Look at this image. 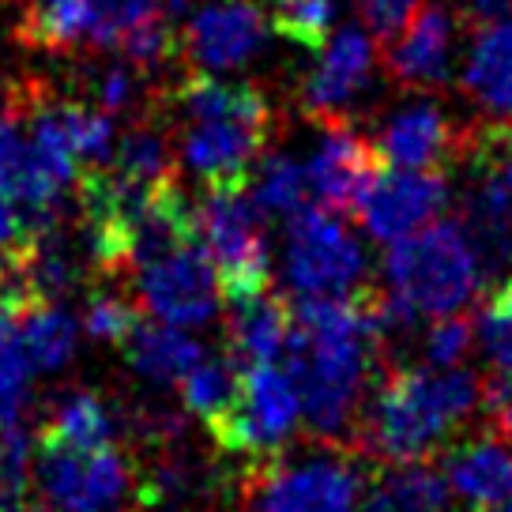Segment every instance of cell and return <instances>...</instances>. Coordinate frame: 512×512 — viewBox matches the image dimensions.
Masks as SVG:
<instances>
[{
	"instance_id": "6da1fadb",
	"label": "cell",
	"mask_w": 512,
	"mask_h": 512,
	"mask_svg": "<svg viewBox=\"0 0 512 512\" xmlns=\"http://www.w3.org/2000/svg\"><path fill=\"white\" fill-rule=\"evenodd\" d=\"M381 347L384 332L373 290L347 302H298L283 358L302 396L305 430L317 441H351Z\"/></svg>"
},
{
	"instance_id": "277c9868",
	"label": "cell",
	"mask_w": 512,
	"mask_h": 512,
	"mask_svg": "<svg viewBox=\"0 0 512 512\" xmlns=\"http://www.w3.org/2000/svg\"><path fill=\"white\" fill-rule=\"evenodd\" d=\"M384 294L407 305L418 320L460 313L482 287V264L460 223H426L388 241L381 260Z\"/></svg>"
},
{
	"instance_id": "e575fe53",
	"label": "cell",
	"mask_w": 512,
	"mask_h": 512,
	"mask_svg": "<svg viewBox=\"0 0 512 512\" xmlns=\"http://www.w3.org/2000/svg\"><path fill=\"white\" fill-rule=\"evenodd\" d=\"M34 234H38V230L31 226V219H27L8 196H0V279L12 275L19 264H23V256L31 249Z\"/></svg>"
},
{
	"instance_id": "ab89813d",
	"label": "cell",
	"mask_w": 512,
	"mask_h": 512,
	"mask_svg": "<svg viewBox=\"0 0 512 512\" xmlns=\"http://www.w3.org/2000/svg\"><path fill=\"white\" fill-rule=\"evenodd\" d=\"M505 140H509V144H512V121H509V125H505Z\"/></svg>"
},
{
	"instance_id": "8992f818",
	"label": "cell",
	"mask_w": 512,
	"mask_h": 512,
	"mask_svg": "<svg viewBox=\"0 0 512 512\" xmlns=\"http://www.w3.org/2000/svg\"><path fill=\"white\" fill-rule=\"evenodd\" d=\"M196 238L215 264L226 302L272 287V245L264 230V211L256 208L245 181L208 185L200 204L192 208Z\"/></svg>"
},
{
	"instance_id": "4316f807",
	"label": "cell",
	"mask_w": 512,
	"mask_h": 512,
	"mask_svg": "<svg viewBox=\"0 0 512 512\" xmlns=\"http://www.w3.org/2000/svg\"><path fill=\"white\" fill-rule=\"evenodd\" d=\"M245 185H249V196L256 200V208L264 211V219H290L309 200L305 162H298L290 151H279V147L264 151L253 162Z\"/></svg>"
},
{
	"instance_id": "f546056e",
	"label": "cell",
	"mask_w": 512,
	"mask_h": 512,
	"mask_svg": "<svg viewBox=\"0 0 512 512\" xmlns=\"http://www.w3.org/2000/svg\"><path fill=\"white\" fill-rule=\"evenodd\" d=\"M144 80H151L144 68H136L132 61L117 57V61H91L80 68V98L98 106L102 113L132 110L140 95H144Z\"/></svg>"
},
{
	"instance_id": "30bf717a",
	"label": "cell",
	"mask_w": 512,
	"mask_h": 512,
	"mask_svg": "<svg viewBox=\"0 0 512 512\" xmlns=\"http://www.w3.org/2000/svg\"><path fill=\"white\" fill-rule=\"evenodd\" d=\"M136 298L155 320L177 328H204L219 317L223 287L196 234L159 249L132 268Z\"/></svg>"
},
{
	"instance_id": "d6a6232c",
	"label": "cell",
	"mask_w": 512,
	"mask_h": 512,
	"mask_svg": "<svg viewBox=\"0 0 512 512\" xmlns=\"http://www.w3.org/2000/svg\"><path fill=\"white\" fill-rule=\"evenodd\" d=\"M162 12H170V8H166V0H98L91 46L117 49L128 31H136L140 23L162 16Z\"/></svg>"
},
{
	"instance_id": "7402d4cb",
	"label": "cell",
	"mask_w": 512,
	"mask_h": 512,
	"mask_svg": "<svg viewBox=\"0 0 512 512\" xmlns=\"http://www.w3.org/2000/svg\"><path fill=\"white\" fill-rule=\"evenodd\" d=\"M16 336L23 358L34 373H61L80 347V324L64 309V302L31 298L23 302L16 320Z\"/></svg>"
},
{
	"instance_id": "8fae6325",
	"label": "cell",
	"mask_w": 512,
	"mask_h": 512,
	"mask_svg": "<svg viewBox=\"0 0 512 512\" xmlns=\"http://www.w3.org/2000/svg\"><path fill=\"white\" fill-rule=\"evenodd\" d=\"M268 8L256 0H200L177 23V57L196 72H234L268 46Z\"/></svg>"
},
{
	"instance_id": "83f0119b",
	"label": "cell",
	"mask_w": 512,
	"mask_h": 512,
	"mask_svg": "<svg viewBox=\"0 0 512 512\" xmlns=\"http://www.w3.org/2000/svg\"><path fill=\"white\" fill-rule=\"evenodd\" d=\"M110 170H117L121 177L136 181V185H162L174 177V147L166 136L162 121H132L121 132V140L113 144V155L106 162Z\"/></svg>"
},
{
	"instance_id": "b9f144b4",
	"label": "cell",
	"mask_w": 512,
	"mask_h": 512,
	"mask_svg": "<svg viewBox=\"0 0 512 512\" xmlns=\"http://www.w3.org/2000/svg\"><path fill=\"white\" fill-rule=\"evenodd\" d=\"M42 512H57V509H49V505H46V509H42Z\"/></svg>"
},
{
	"instance_id": "cb8c5ba5",
	"label": "cell",
	"mask_w": 512,
	"mask_h": 512,
	"mask_svg": "<svg viewBox=\"0 0 512 512\" xmlns=\"http://www.w3.org/2000/svg\"><path fill=\"white\" fill-rule=\"evenodd\" d=\"M23 302H31L23 290L16 287L12 275L0 279V430H12L23 422V411L31 403V377L34 369L23 358L16 336V320Z\"/></svg>"
},
{
	"instance_id": "5bb4252c",
	"label": "cell",
	"mask_w": 512,
	"mask_h": 512,
	"mask_svg": "<svg viewBox=\"0 0 512 512\" xmlns=\"http://www.w3.org/2000/svg\"><path fill=\"white\" fill-rule=\"evenodd\" d=\"M460 19L445 4L415 8L400 31L388 38L384 68L396 87L407 91H437L452 83V53H456Z\"/></svg>"
},
{
	"instance_id": "74e56055",
	"label": "cell",
	"mask_w": 512,
	"mask_h": 512,
	"mask_svg": "<svg viewBox=\"0 0 512 512\" xmlns=\"http://www.w3.org/2000/svg\"><path fill=\"white\" fill-rule=\"evenodd\" d=\"M482 411H486L494 430L512 437V381L486 377V381H482Z\"/></svg>"
},
{
	"instance_id": "603a6c76",
	"label": "cell",
	"mask_w": 512,
	"mask_h": 512,
	"mask_svg": "<svg viewBox=\"0 0 512 512\" xmlns=\"http://www.w3.org/2000/svg\"><path fill=\"white\" fill-rule=\"evenodd\" d=\"M448 482L426 460L388 464L362 494V512H448Z\"/></svg>"
},
{
	"instance_id": "ba28073f",
	"label": "cell",
	"mask_w": 512,
	"mask_h": 512,
	"mask_svg": "<svg viewBox=\"0 0 512 512\" xmlns=\"http://www.w3.org/2000/svg\"><path fill=\"white\" fill-rule=\"evenodd\" d=\"M34 482L57 512H140L144 482L117 445L64 448L42 445L34 460Z\"/></svg>"
},
{
	"instance_id": "3957f363",
	"label": "cell",
	"mask_w": 512,
	"mask_h": 512,
	"mask_svg": "<svg viewBox=\"0 0 512 512\" xmlns=\"http://www.w3.org/2000/svg\"><path fill=\"white\" fill-rule=\"evenodd\" d=\"M170 106L177 121V159L204 185L245 181L253 162L272 144V102L249 83L189 72L170 91Z\"/></svg>"
},
{
	"instance_id": "484cf974",
	"label": "cell",
	"mask_w": 512,
	"mask_h": 512,
	"mask_svg": "<svg viewBox=\"0 0 512 512\" xmlns=\"http://www.w3.org/2000/svg\"><path fill=\"white\" fill-rule=\"evenodd\" d=\"M95 16L98 0H27L19 34L34 49L61 53V49H76L80 42H91Z\"/></svg>"
},
{
	"instance_id": "5b68a950",
	"label": "cell",
	"mask_w": 512,
	"mask_h": 512,
	"mask_svg": "<svg viewBox=\"0 0 512 512\" xmlns=\"http://www.w3.org/2000/svg\"><path fill=\"white\" fill-rule=\"evenodd\" d=\"M283 279L294 302H347L369 290V260L336 211L309 208L287 219Z\"/></svg>"
},
{
	"instance_id": "60d3db41",
	"label": "cell",
	"mask_w": 512,
	"mask_h": 512,
	"mask_svg": "<svg viewBox=\"0 0 512 512\" xmlns=\"http://www.w3.org/2000/svg\"><path fill=\"white\" fill-rule=\"evenodd\" d=\"M0 102H4V83H0Z\"/></svg>"
},
{
	"instance_id": "4dcf8cb0",
	"label": "cell",
	"mask_w": 512,
	"mask_h": 512,
	"mask_svg": "<svg viewBox=\"0 0 512 512\" xmlns=\"http://www.w3.org/2000/svg\"><path fill=\"white\" fill-rule=\"evenodd\" d=\"M339 19V0H272L268 23L275 34L302 49H320L332 38Z\"/></svg>"
},
{
	"instance_id": "ac0fdd59",
	"label": "cell",
	"mask_w": 512,
	"mask_h": 512,
	"mask_svg": "<svg viewBox=\"0 0 512 512\" xmlns=\"http://www.w3.org/2000/svg\"><path fill=\"white\" fill-rule=\"evenodd\" d=\"M479 174L464 196V211L456 223L464 226L467 241L475 245V256L486 272H501L512 264V189L505 185L494 159L475 155Z\"/></svg>"
},
{
	"instance_id": "836d02e7",
	"label": "cell",
	"mask_w": 512,
	"mask_h": 512,
	"mask_svg": "<svg viewBox=\"0 0 512 512\" xmlns=\"http://www.w3.org/2000/svg\"><path fill=\"white\" fill-rule=\"evenodd\" d=\"M471 339H475V324L456 313L445 317H433V324L422 336V358L426 366H460L471 351Z\"/></svg>"
},
{
	"instance_id": "52a82bcc",
	"label": "cell",
	"mask_w": 512,
	"mask_h": 512,
	"mask_svg": "<svg viewBox=\"0 0 512 512\" xmlns=\"http://www.w3.org/2000/svg\"><path fill=\"white\" fill-rule=\"evenodd\" d=\"M302 426V396L287 366L249 362L238 377V396L208 430L215 448L230 460H245L249 471L272 464Z\"/></svg>"
},
{
	"instance_id": "e0dca14e",
	"label": "cell",
	"mask_w": 512,
	"mask_h": 512,
	"mask_svg": "<svg viewBox=\"0 0 512 512\" xmlns=\"http://www.w3.org/2000/svg\"><path fill=\"white\" fill-rule=\"evenodd\" d=\"M441 475L448 494H456L467 512H490L512 497V437L501 430H482L460 445L445 448Z\"/></svg>"
},
{
	"instance_id": "d4e9b609",
	"label": "cell",
	"mask_w": 512,
	"mask_h": 512,
	"mask_svg": "<svg viewBox=\"0 0 512 512\" xmlns=\"http://www.w3.org/2000/svg\"><path fill=\"white\" fill-rule=\"evenodd\" d=\"M42 445H64V448H102L117 445V415L98 392L76 388L64 392L53 403L46 426H42Z\"/></svg>"
},
{
	"instance_id": "1f68e13d",
	"label": "cell",
	"mask_w": 512,
	"mask_h": 512,
	"mask_svg": "<svg viewBox=\"0 0 512 512\" xmlns=\"http://www.w3.org/2000/svg\"><path fill=\"white\" fill-rule=\"evenodd\" d=\"M136 302L125 298L121 290H95L87 298V309H83V332L95 339V343H106V347H121L125 336L136 328Z\"/></svg>"
},
{
	"instance_id": "2e32d148",
	"label": "cell",
	"mask_w": 512,
	"mask_h": 512,
	"mask_svg": "<svg viewBox=\"0 0 512 512\" xmlns=\"http://www.w3.org/2000/svg\"><path fill=\"white\" fill-rule=\"evenodd\" d=\"M467 147L471 140L456 136L448 113L430 98H418V102L392 110L373 136L377 159L403 166V170H441Z\"/></svg>"
},
{
	"instance_id": "9c48e42d",
	"label": "cell",
	"mask_w": 512,
	"mask_h": 512,
	"mask_svg": "<svg viewBox=\"0 0 512 512\" xmlns=\"http://www.w3.org/2000/svg\"><path fill=\"white\" fill-rule=\"evenodd\" d=\"M253 512H362L366 479L347 452L328 448L305 460H283L249 471Z\"/></svg>"
},
{
	"instance_id": "7a4b0ae2",
	"label": "cell",
	"mask_w": 512,
	"mask_h": 512,
	"mask_svg": "<svg viewBox=\"0 0 512 512\" xmlns=\"http://www.w3.org/2000/svg\"><path fill=\"white\" fill-rule=\"evenodd\" d=\"M482 407L479 373L464 366H392L369 407H362L358 433L384 464L430 460L452 433Z\"/></svg>"
},
{
	"instance_id": "ffe728a7",
	"label": "cell",
	"mask_w": 512,
	"mask_h": 512,
	"mask_svg": "<svg viewBox=\"0 0 512 512\" xmlns=\"http://www.w3.org/2000/svg\"><path fill=\"white\" fill-rule=\"evenodd\" d=\"M294 332V313L290 305L268 290H256L245 298H230V317H226V336L234 362H279L287 351V339Z\"/></svg>"
},
{
	"instance_id": "f1b7e54d",
	"label": "cell",
	"mask_w": 512,
	"mask_h": 512,
	"mask_svg": "<svg viewBox=\"0 0 512 512\" xmlns=\"http://www.w3.org/2000/svg\"><path fill=\"white\" fill-rule=\"evenodd\" d=\"M238 377L241 366L234 358H200L196 366L181 377V403L192 418L200 422H219V418L230 411V403L238 396Z\"/></svg>"
},
{
	"instance_id": "4fadbf2b",
	"label": "cell",
	"mask_w": 512,
	"mask_h": 512,
	"mask_svg": "<svg viewBox=\"0 0 512 512\" xmlns=\"http://www.w3.org/2000/svg\"><path fill=\"white\" fill-rule=\"evenodd\" d=\"M317 53L320 61L302 83V113L313 121H347V110L373 83V34L362 31L358 23H347Z\"/></svg>"
},
{
	"instance_id": "44dd1931",
	"label": "cell",
	"mask_w": 512,
	"mask_h": 512,
	"mask_svg": "<svg viewBox=\"0 0 512 512\" xmlns=\"http://www.w3.org/2000/svg\"><path fill=\"white\" fill-rule=\"evenodd\" d=\"M125 362L136 377L151 384H177L189 373L200 358H204V343L189 336V328H177L166 320H136V328L125 336Z\"/></svg>"
},
{
	"instance_id": "f35d334b",
	"label": "cell",
	"mask_w": 512,
	"mask_h": 512,
	"mask_svg": "<svg viewBox=\"0 0 512 512\" xmlns=\"http://www.w3.org/2000/svg\"><path fill=\"white\" fill-rule=\"evenodd\" d=\"M490 512H512V497H505V501H501L497 509H490Z\"/></svg>"
},
{
	"instance_id": "8d00e7d4",
	"label": "cell",
	"mask_w": 512,
	"mask_h": 512,
	"mask_svg": "<svg viewBox=\"0 0 512 512\" xmlns=\"http://www.w3.org/2000/svg\"><path fill=\"white\" fill-rule=\"evenodd\" d=\"M505 125H509V121H486L482 128H475L471 155L494 159V166L501 170V177H505V185L512 189V144L505 140Z\"/></svg>"
},
{
	"instance_id": "d6986e66",
	"label": "cell",
	"mask_w": 512,
	"mask_h": 512,
	"mask_svg": "<svg viewBox=\"0 0 512 512\" xmlns=\"http://www.w3.org/2000/svg\"><path fill=\"white\" fill-rule=\"evenodd\" d=\"M464 91L486 121H512V16L479 27L464 64Z\"/></svg>"
},
{
	"instance_id": "d590c367",
	"label": "cell",
	"mask_w": 512,
	"mask_h": 512,
	"mask_svg": "<svg viewBox=\"0 0 512 512\" xmlns=\"http://www.w3.org/2000/svg\"><path fill=\"white\" fill-rule=\"evenodd\" d=\"M354 8H358V16H362L369 34L392 38L407 23V16L418 8V0H354Z\"/></svg>"
},
{
	"instance_id": "7c38bea8",
	"label": "cell",
	"mask_w": 512,
	"mask_h": 512,
	"mask_svg": "<svg viewBox=\"0 0 512 512\" xmlns=\"http://www.w3.org/2000/svg\"><path fill=\"white\" fill-rule=\"evenodd\" d=\"M448 208V181L441 170H403L392 166L388 174H373L354 215L373 241H400L422 230Z\"/></svg>"
},
{
	"instance_id": "9a60e30c",
	"label": "cell",
	"mask_w": 512,
	"mask_h": 512,
	"mask_svg": "<svg viewBox=\"0 0 512 512\" xmlns=\"http://www.w3.org/2000/svg\"><path fill=\"white\" fill-rule=\"evenodd\" d=\"M320 125L324 132L305 162V177L320 208L343 215V211H354L362 189L381 170V159L373 151V140L351 128V121H320Z\"/></svg>"
}]
</instances>
